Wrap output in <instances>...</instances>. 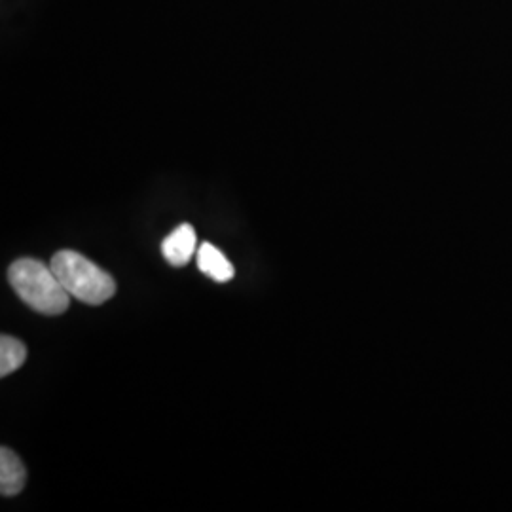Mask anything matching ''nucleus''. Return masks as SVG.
<instances>
[{"mask_svg": "<svg viewBox=\"0 0 512 512\" xmlns=\"http://www.w3.org/2000/svg\"><path fill=\"white\" fill-rule=\"evenodd\" d=\"M27 359V348L14 336L0 338V376L6 378L8 374L16 372L19 366Z\"/></svg>", "mask_w": 512, "mask_h": 512, "instance_id": "obj_6", "label": "nucleus"}, {"mask_svg": "<svg viewBox=\"0 0 512 512\" xmlns=\"http://www.w3.org/2000/svg\"><path fill=\"white\" fill-rule=\"evenodd\" d=\"M8 279L19 298L42 315H61L71 306V294L52 266L35 258H19L8 268Z\"/></svg>", "mask_w": 512, "mask_h": 512, "instance_id": "obj_1", "label": "nucleus"}, {"mask_svg": "<svg viewBox=\"0 0 512 512\" xmlns=\"http://www.w3.org/2000/svg\"><path fill=\"white\" fill-rule=\"evenodd\" d=\"M50 266L67 293L88 306H101L116 294L114 277L80 253L59 251Z\"/></svg>", "mask_w": 512, "mask_h": 512, "instance_id": "obj_2", "label": "nucleus"}, {"mask_svg": "<svg viewBox=\"0 0 512 512\" xmlns=\"http://www.w3.org/2000/svg\"><path fill=\"white\" fill-rule=\"evenodd\" d=\"M196 230L190 224L175 228L162 243V255L171 266H186L196 251Z\"/></svg>", "mask_w": 512, "mask_h": 512, "instance_id": "obj_3", "label": "nucleus"}, {"mask_svg": "<svg viewBox=\"0 0 512 512\" xmlns=\"http://www.w3.org/2000/svg\"><path fill=\"white\" fill-rule=\"evenodd\" d=\"M27 482V471L18 454L10 448L0 450V492L4 497L18 495Z\"/></svg>", "mask_w": 512, "mask_h": 512, "instance_id": "obj_4", "label": "nucleus"}, {"mask_svg": "<svg viewBox=\"0 0 512 512\" xmlns=\"http://www.w3.org/2000/svg\"><path fill=\"white\" fill-rule=\"evenodd\" d=\"M198 268L207 277H211L213 281H219V283H228L236 274L232 262L211 243H203L202 247L198 249Z\"/></svg>", "mask_w": 512, "mask_h": 512, "instance_id": "obj_5", "label": "nucleus"}]
</instances>
